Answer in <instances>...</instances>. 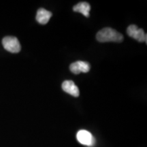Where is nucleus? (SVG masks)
<instances>
[{
  "label": "nucleus",
  "mask_w": 147,
  "mask_h": 147,
  "mask_svg": "<svg viewBox=\"0 0 147 147\" xmlns=\"http://www.w3.org/2000/svg\"><path fill=\"white\" fill-rule=\"evenodd\" d=\"M127 34L129 36L136 40L139 42L146 43V34L142 29H139L136 25H129L127 29Z\"/></svg>",
  "instance_id": "3"
},
{
  "label": "nucleus",
  "mask_w": 147,
  "mask_h": 147,
  "mask_svg": "<svg viewBox=\"0 0 147 147\" xmlns=\"http://www.w3.org/2000/svg\"><path fill=\"white\" fill-rule=\"evenodd\" d=\"M62 89L66 93H69V95L74 97H78L80 95L78 87L75 84L72 80H65L61 85Z\"/></svg>",
  "instance_id": "6"
},
{
  "label": "nucleus",
  "mask_w": 147,
  "mask_h": 147,
  "mask_svg": "<svg viewBox=\"0 0 147 147\" xmlns=\"http://www.w3.org/2000/svg\"><path fill=\"white\" fill-rule=\"evenodd\" d=\"M77 140L80 144L88 146H93L95 144V139L87 130H80L76 135Z\"/></svg>",
  "instance_id": "4"
},
{
  "label": "nucleus",
  "mask_w": 147,
  "mask_h": 147,
  "mask_svg": "<svg viewBox=\"0 0 147 147\" xmlns=\"http://www.w3.org/2000/svg\"><path fill=\"white\" fill-rule=\"evenodd\" d=\"M91 66L88 62L82 61H78L72 63L69 66V69L74 74H79L80 73H87L90 70Z\"/></svg>",
  "instance_id": "5"
},
{
  "label": "nucleus",
  "mask_w": 147,
  "mask_h": 147,
  "mask_svg": "<svg viewBox=\"0 0 147 147\" xmlns=\"http://www.w3.org/2000/svg\"><path fill=\"white\" fill-rule=\"evenodd\" d=\"M3 47L6 51L12 53H18L21 51L20 42L16 37L6 36L2 40Z\"/></svg>",
  "instance_id": "2"
},
{
  "label": "nucleus",
  "mask_w": 147,
  "mask_h": 147,
  "mask_svg": "<svg viewBox=\"0 0 147 147\" xmlns=\"http://www.w3.org/2000/svg\"><path fill=\"white\" fill-rule=\"evenodd\" d=\"M73 10L74 12L81 13L86 17H89V12L91 10V5L89 3L85 2V1L80 2L73 7Z\"/></svg>",
  "instance_id": "8"
},
{
  "label": "nucleus",
  "mask_w": 147,
  "mask_h": 147,
  "mask_svg": "<svg viewBox=\"0 0 147 147\" xmlns=\"http://www.w3.org/2000/svg\"><path fill=\"white\" fill-rule=\"evenodd\" d=\"M96 38L100 42H121L123 40L122 34L110 27H106L97 32Z\"/></svg>",
  "instance_id": "1"
},
{
  "label": "nucleus",
  "mask_w": 147,
  "mask_h": 147,
  "mask_svg": "<svg viewBox=\"0 0 147 147\" xmlns=\"http://www.w3.org/2000/svg\"><path fill=\"white\" fill-rule=\"evenodd\" d=\"M52 16V12L50 11H48L45 8H40L37 12L36 21L41 25H46Z\"/></svg>",
  "instance_id": "7"
}]
</instances>
